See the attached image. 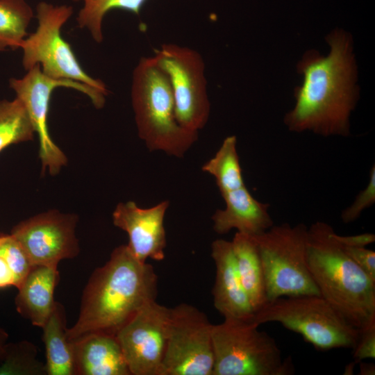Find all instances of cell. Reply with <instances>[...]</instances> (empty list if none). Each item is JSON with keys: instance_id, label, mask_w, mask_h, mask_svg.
I'll use <instances>...</instances> for the list:
<instances>
[{"instance_id": "obj_1", "label": "cell", "mask_w": 375, "mask_h": 375, "mask_svg": "<svg viewBox=\"0 0 375 375\" xmlns=\"http://www.w3.org/2000/svg\"><path fill=\"white\" fill-rule=\"evenodd\" d=\"M329 54L307 52L299 65L303 82L295 91L296 103L284 122L294 132L348 136L350 115L358 100L356 65L350 37L335 31L327 38Z\"/></svg>"}, {"instance_id": "obj_2", "label": "cell", "mask_w": 375, "mask_h": 375, "mask_svg": "<svg viewBox=\"0 0 375 375\" xmlns=\"http://www.w3.org/2000/svg\"><path fill=\"white\" fill-rule=\"evenodd\" d=\"M158 276L127 244L115 248L106 263L92 274L83 293L78 317L67 328L69 342L101 333L116 335L147 303L156 300Z\"/></svg>"}, {"instance_id": "obj_3", "label": "cell", "mask_w": 375, "mask_h": 375, "mask_svg": "<svg viewBox=\"0 0 375 375\" xmlns=\"http://www.w3.org/2000/svg\"><path fill=\"white\" fill-rule=\"evenodd\" d=\"M335 235L324 222L308 228V267L319 295L360 329L375 320V283L346 253Z\"/></svg>"}, {"instance_id": "obj_4", "label": "cell", "mask_w": 375, "mask_h": 375, "mask_svg": "<svg viewBox=\"0 0 375 375\" xmlns=\"http://www.w3.org/2000/svg\"><path fill=\"white\" fill-rule=\"evenodd\" d=\"M131 97L139 137L149 150L182 157L197 140L198 132L178 124L169 80L153 56L140 58L134 68Z\"/></svg>"}, {"instance_id": "obj_5", "label": "cell", "mask_w": 375, "mask_h": 375, "mask_svg": "<svg viewBox=\"0 0 375 375\" xmlns=\"http://www.w3.org/2000/svg\"><path fill=\"white\" fill-rule=\"evenodd\" d=\"M278 322L296 332L316 349L328 351L355 346L359 329L347 322L319 294L281 297L269 301L252 322Z\"/></svg>"}, {"instance_id": "obj_6", "label": "cell", "mask_w": 375, "mask_h": 375, "mask_svg": "<svg viewBox=\"0 0 375 375\" xmlns=\"http://www.w3.org/2000/svg\"><path fill=\"white\" fill-rule=\"evenodd\" d=\"M251 322L224 319L212 328L214 365L212 375H290V358L267 333Z\"/></svg>"}, {"instance_id": "obj_7", "label": "cell", "mask_w": 375, "mask_h": 375, "mask_svg": "<svg viewBox=\"0 0 375 375\" xmlns=\"http://www.w3.org/2000/svg\"><path fill=\"white\" fill-rule=\"evenodd\" d=\"M254 238L268 301L281 297L319 294L308 267V227L305 224L273 225Z\"/></svg>"}, {"instance_id": "obj_8", "label": "cell", "mask_w": 375, "mask_h": 375, "mask_svg": "<svg viewBox=\"0 0 375 375\" xmlns=\"http://www.w3.org/2000/svg\"><path fill=\"white\" fill-rule=\"evenodd\" d=\"M73 13L70 6L40 1L36 6L38 25L22 43V65L28 71L40 65L53 78L78 81L108 94L105 83L89 76L80 65L70 44L61 35V28Z\"/></svg>"}, {"instance_id": "obj_9", "label": "cell", "mask_w": 375, "mask_h": 375, "mask_svg": "<svg viewBox=\"0 0 375 375\" xmlns=\"http://www.w3.org/2000/svg\"><path fill=\"white\" fill-rule=\"evenodd\" d=\"M153 58L169 80L178 124L198 132L205 126L210 111L201 55L187 47L164 44L155 50Z\"/></svg>"}, {"instance_id": "obj_10", "label": "cell", "mask_w": 375, "mask_h": 375, "mask_svg": "<svg viewBox=\"0 0 375 375\" xmlns=\"http://www.w3.org/2000/svg\"><path fill=\"white\" fill-rule=\"evenodd\" d=\"M212 326L206 315L192 305L182 303L170 308L160 375H212Z\"/></svg>"}, {"instance_id": "obj_11", "label": "cell", "mask_w": 375, "mask_h": 375, "mask_svg": "<svg viewBox=\"0 0 375 375\" xmlns=\"http://www.w3.org/2000/svg\"><path fill=\"white\" fill-rule=\"evenodd\" d=\"M10 87L25 106L39 139V156L43 170L57 174L66 165L67 158L54 143L48 129V113L51 93L58 87L75 89L87 95L94 106L100 109L106 103L108 94L85 83L67 79H56L45 75L36 65L21 78H12Z\"/></svg>"}, {"instance_id": "obj_12", "label": "cell", "mask_w": 375, "mask_h": 375, "mask_svg": "<svg viewBox=\"0 0 375 375\" xmlns=\"http://www.w3.org/2000/svg\"><path fill=\"white\" fill-rule=\"evenodd\" d=\"M170 308L156 300L143 306L117 333L132 375H160Z\"/></svg>"}, {"instance_id": "obj_13", "label": "cell", "mask_w": 375, "mask_h": 375, "mask_svg": "<svg viewBox=\"0 0 375 375\" xmlns=\"http://www.w3.org/2000/svg\"><path fill=\"white\" fill-rule=\"evenodd\" d=\"M74 215L50 210L19 222L11 235L20 243L33 266L58 267L79 251Z\"/></svg>"}, {"instance_id": "obj_14", "label": "cell", "mask_w": 375, "mask_h": 375, "mask_svg": "<svg viewBox=\"0 0 375 375\" xmlns=\"http://www.w3.org/2000/svg\"><path fill=\"white\" fill-rule=\"evenodd\" d=\"M169 205L168 201H163L151 208H141L130 201L119 203L113 211L114 225L127 233V246L139 260L164 259L167 243L164 217Z\"/></svg>"}, {"instance_id": "obj_15", "label": "cell", "mask_w": 375, "mask_h": 375, "mask_svg": "<svg viewBox=\"0 0 375 375\" xmlns=\"http://www.w3.org/2000/svg\"><path fill=\"white\" fill-rule=\"evenodd\" d=\"M211 250L216 267L212 288L215 308L224 319L252 322L254 311L238 274L231 242L216 240Z\"/></svg>"}, {"instance_id": "obj_16", "label": "cell", "mask_w": 375, "mask_h": 375, "mask_svg": "<svg viewBox=\"0 0 375 375\" xmlns=\"http://www.w3.org/2000/svg\"><path fill=\"white\" fill-rule=\"evenodd\" d=\"M225 208L212 216L214 231L220 235L235 228L250 235H260L274 225L269 204L255 199L246 185L222 195Z\"/></svg>"}, {"instance_id": "obj_17", "label": "cell", "mask_w": 375, "mask_h": 375, "mask_svg": "<svg viewBox=\"0 0 375 375\" xmlns=\"http://www.w3.org/2000/svg\"><path fill=\"white\" fill-rule=\"evenodd\" d=\"M72 344L75 374L131 375L116 335L94 333Z\"/></svg>"}, {"instance_id": "obj_18", "label": "cell", "mask_w": 375, "mask_h": 375, "mask_svg": "<svg viewBox=\"0 0 375 375\" xmlns=\"http://www.w3.org/2000/svg\"><path fill=\"white\" fill-rule=\"evenodd\" d=\"M57 267L33 266L17 288V310L35 326H44L55 306L54 290L59 278Z\"/></svg>"}, {"instance_id": "obj_19", "label": "cell", "mask_w": 375, "mask_h": 375, "mask_svg": "<svg viewBox=\"0 0 375 375\" xmlns=\"http://www.w3.org/2000/svg\"><path fill=\"white\" fill-rule=\"evenodd\" d=\"M231 244L238 274L255 315L269 301L258 247L253 235L240 232Z\"/></svg>"}, {"instance_id": "obj_20", "label": "cell", "mask_w": 375, "mask_h": 375, "mask_svg": "<svg viewBox=\"0 0 375 375\" xmlns=\"http://www.w3.org/2000/svg\"><path fill=\"white\" fill-rule=\"evenodd\" d=\"M64 309L56 302L43 329L46 349V373L49 375L75 374L73 344L67 336Z\"/></svg>"}, {"instance_id": "obj_21", "label": "cell", "mask_w": 375, "mask_h": 375, "mask_svg": "<svg viewBox=\"0 0 375 375\" xmlns=\"http://www.w3.org/2000/svg\"><path fill=\"white\" fill-rule=\"evenodd\" d=\"M202 170L215 178L221 195L245 185L235 135L224 140L214 157L203 165Z\"/></svg>"}, {"instance_id": "obj_22", "label": "cell", "mask_w": 375, "mask_h": 375, "mask_svg": "<svg viewBox=\"0 0 375 375\" xmlns=\"http://www.w3.org/2000/svg\"><path fill=\"white\" fill-rule=\"evenodd\" d=\"M33 14L25 0H0V51L21 47Z\"/></svg>"}, {"instance_id": "obj_23", "label": "cell", "mask_w": 375, "mask_h": 375, "mask_svg": "<svg viewBox=\"0 0 375 375\" xmlns=\"http://www.w3.org/2000/svg\"><path fill=\"white\" fill-rule=\"evenodd\" d=\"M34 133L27 110L18 98L0 101V152L11 144L32 140Z\"/></svg>"}, {"instance_id": "obj_24", "label": "cell", "mask_w": 375, "mask_h": 375, "mask_svg": "<svg viewBox=\"0 0 375 375\" xmlns=\"http://www.w3.org/2000/svg\"><path fill=\"white\" fill-rule=\"evenodd\" d=\"M82 1L83 7L78 11L76 21L78 26L86 28L97 43L103 41L102 24L105 15L111 10L122 9L139 15L147 0H72Z\"/></svg>"}, {"instance_id": "obj_25", "label": "cell", "mask_w": 375, "mask_h": 375, "mask_svg": "<svg viewBox=\"0 0 375 375\" xmlns=\"http://www.w3.org/2000/svg\"><path fill=\"white\" fill-rule=\"evenodd\" d=\"M37 351L27 342L7 344L4 358L0 364V374H42L46 372L36 360Z\"/></svg>"}, {"instance_id": "obj_26", "label": "cell", "mask_w": 375, "mask_h": 375, "mask_svg": "<svg viewBox=\"0 0 375 375\" xmlns=\"http://www.w3.org/2000/svg\"><path fill=\"white\" fill-rule=\"evenodd\" d=\"M0 256L10 267L15 277V287L18 288L33 267L26 252L11 234L1 235Z\"/></svg>"}, {"instance_id": "obj_27", "label": "cell", "mask_w": 375, "mask_h": 375, "mask_svg": "<svg viewBox=\"0 0 375 375\" xmlns=\"http://www.w3.org/2000/svg\"><path fill=\"white\" fill-rule=\"evenodd\" d=\"M375 203V166H372L366 187L356 197L353 203L341 213L343 223L349 224L360 217L362 212Z\"/></svg>"}, {"instance_id": "obj_28", "label": "cell", "mask_w": 375, "mask_h": 375, "mask_svg": "<svg viewBox=\"0 0 375 375\" xmlns=\"http://www.w3.org/2000/svg\"><path fill=\"white\" fill-rule=\"evenodd\" d=\"M353 349L356 362L375 358V320L359 329L358 338Z\"/></svg>"}, {"instance_id": "obj_29", "label": "cell", "mask_w": 375, "mask_h": 375, "mask_svg": "<svg viewBox=\"0 0 375 375\" xmlns=\"http://www.w3.org/2000/svg\"><path fill=\"white\" fill-rule=\"evenodd\" d=\"M346 253L375 283V252L366 247L342 246Z\"/></svg>"}, {"instance_id": "obj_30", "label": "cell", "mask_w": 375, "mask_h": 375, "mask_svg": "<svg viewBox=\"0 0 375 375\" xmlns=\"http://www.w3.org/2000/svg\"><path fill=\"white\" fill-rule=\"evenodd\" d=\"M335 237L342 246L347 247H367L375 241V235L370 233L349 236H342L336 233Z\"/></svg>"}, {"instance_id": "obj_31", "label": "cell", "mask_w": 375, "mask_h": 375, "mask_svg": "<svg viewBox=\"0 0 375 375\" xmlns=\"http://www.w3.org/2000/svg\"><path fill=\"white\" fill-rule=\"evenodd\" d=\"M15 286V277L4 259L0 256V288Z\"/></svg>"}, {"instance_id": "obj_32", "label": "cell", "mask_w": 375, "mask_h": 375, "mask_svg": "<svg viewBox=\"0 0 375 375\" xmlns=\"http://www.w3.org/2000/svg\"><path fill=\"white\" fill-rule=\"evenodd\" d=\"M7 338L8 334L3 329L0 328V364L3 361L5 356L6 347L8 344H6Z\"/></svg>"}, {"instance_id": "obj_33", "label": "cell", "mask_w": 375, "mask_h": 375, "mask_svg": "<svg viewBox=\"0 0 375 375\" xmlns=\"http://www.w3.org/2000/svg\"><path fill=\"white\" fill-rule=\"evenodd\" d=\"M361 362V361H360ZM360 374L362 375H374L375 373V367L372 363L360 362Z\"/></svg>"}]
</instances>
